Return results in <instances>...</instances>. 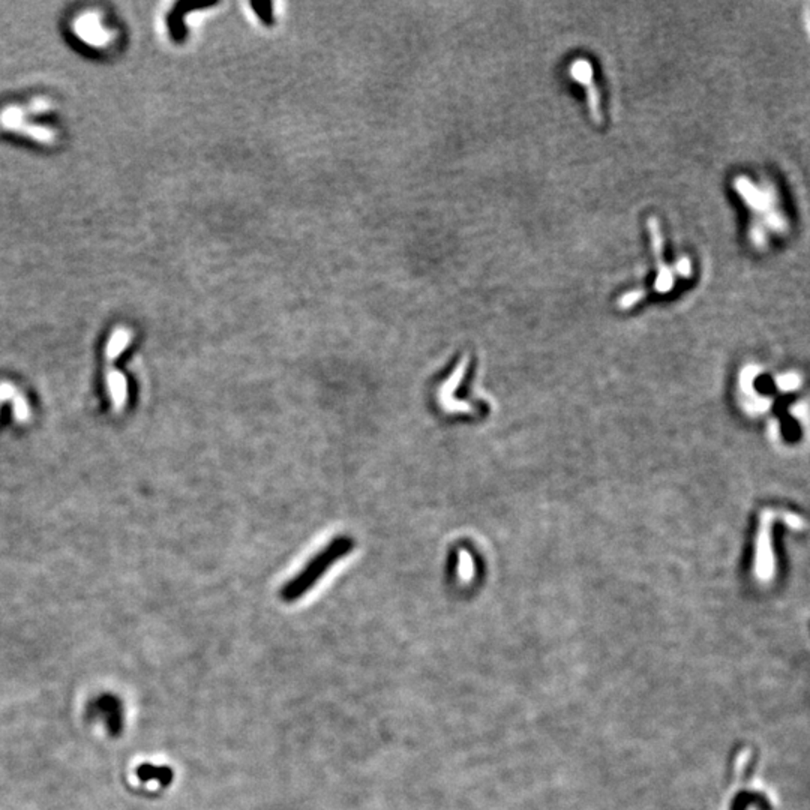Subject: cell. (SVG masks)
<instances>
[{
    "label": "cell",
    "mask_w": 810,
    "mask_h": 810,
    "mask_svg": "<svg viewBox=\"0 0 810 810\" xmlns=\"http://www.w3.org/2000/svg\"><path fill=\"white\" fill-rule=\"evenodd\" d=\"M353 547L354 543L350 537L335 539L326 548L321 549L314 559H311V561L304 567V571L282 588L281 597L285 602H294L299 597H302L321 580L323 575L330 569L333 563L345 557L353 549Z\"/></svg>",
    "instance_id": "6da1fadb"
},
{
    "label": "cell",
    "mask_w": 810,
    "mask_h": 810,
    "mask_svg": "<svg viewBox=\"0 0 810 810\" xmlns=\"http://www.w3.org/2000/svg\"><path fill=\"white\" fill-rule=\"evenodd\" d=\"M647 228L648 235H650L652 251L657 268V278L653 284V292L659 294H666L669 292H673V288L675 285V273L674 269H671L668 263L663 260L665 242L662 235V227L656 216H650L647 221Z\"/></svg>",
    "instance_id": "7a4b0ae2"
},
{
    "label": "cell",
    "mask_w": 810,
    "mask_h": 810,
    "mask_svg": "<svg viewBox=\"0 0 810 810\" xmlns=\"http://www.w3.org/2000/svg\"><path fill=\"white\" fill-rule=\"evenodd\" d=\"M571 77L585 87L587 90V104L592 119L596 125H600L604 120V114H602V104H600V92L596 86L593 66L587 59H576L569 68Z\"/></svg>",
    "instance_id": "3957f363"
},
{
    "label": "cell",
    "mask_w": 810,
    "mask_h": 810,
    "mask_svg": "<svg viewBox=\"0 0 810 810\" xmlns=\"http://www.w3.org/2000/svg\"><path fill=\"white\" fill-rule=\"evenodd\" d=\"M73 30L77 38L94 47H106L113 41V33L102 26L101 15L96 11H86L85 14L75 17Z\"/></svg>",
    "instance_id": "277c9868"
},
{
    "label": "cell",
    "mask_w": 810,
    "mask_h": 810,
    "mask_svg": "<svg viewBox=\"0 0 810 810\" xmlns=\"http://www.w3.org/2000/svg\"><path fill=\"white\" fill-rule=\"evenodd\" d=\"M21 120H23V110L20 107H15V106L6 107L2 113H0V125H2L5 130L25 134L27 137H32L33 140H38L41 143L50 144V143L56 142V134L51 130L42 128V126L25 125Z\"/></svg>",
    "instance_id": "5b68a950"
},
{
    "label": "cell",
    "mask_w": 810,
    "mask_h": 810,
    "mask_svg": "<svg viewBox=\"0 0 810 810\" xmlns=\"http://www.w3.org/2000/svg\"><path fill=\"white\" fill-rule=\"evenodd\" d=\"M94 711L102 717L110 731H118L122 723V707L119 701L111 695L101 697L95 701Z\"/></svg>",
    "instance_id": "8992f818"
},
{
    "label": "cell",
    "mask_w": 810,
    "mask_h": 810,
    "mask_svg": "<svg viewBox=\"0 0 810 810\" xmlns=\"http://www.w3.org/2000/svg\"><path fill=\"white\" fill-rule=\"evenodd\" d=\"M107 389L110 393L111 402L116 410H122L128 398V387H126V378L118 369H107Z\"/></svg>",
    "instance_id": "52a82bcc"
},
{
    "label": "cell",
    "mask_w": 810,
    "mask_h": 810,
    "mask_svg": "<svg viewBox=\"0 0 810 810\" xmlns=\"http://www.w3.org/2000/svg\"><path fill=\"white\" fill-rule=\"evenodd\" d=\"M132 339V332L126 328H118L113 333L111 337L107 342V349H106V356L108 359V362H113L114 359H118L126 347L130 345Z\"/></svg>",
    "instance_id": "ba28073f"
},
{
    "label": "cell",
    "mask_w": 810,
    "mask_h": 810,
    "mask_svg": "<svg viewBox=\"0 0 810 810\" xmlns=\"http://www.w3.org/2000/svg\"><path fill=\"white\" fill-rule=\"evenodd\" d=\"M138 776L143 782H149V780H156L159 783H164L167 785L173 776L171 770H168V767H155V766H142L137 771Z\"/></svg>",
    "instance_id": "9c48e42d"
},
{
    "label": "cell",
    "mask_w": 810,
    "mask_h": 810,
    "mask_svg": "<svg viewBox=\"0 0 810 810\" xmlns=\"http://www.w3.org/2000/svg\"><path fill=\"white\" fill-rule=\"evenodd\" d=\"M249 5L264 26L268 27L275 26L276 20L273 13V2H258V0H252V2H249Z\"/></svg>",
    "instance_id": "30bf717a"
},
{
    "label": "cell",
    "mask_w": 810,
    "mask_h": 810,
    "mask_svg": "<svg viewBox=\"0 0 810 810\" xmlns=\"http://www.w3.org/2000/svg\"><path fill=\"white\" fill-rule=\"evenodd\" d=\"M647 293H648L647 290H632V292L624 293V294L618 299L617 306H618L620 309L633 308L636 304L641 302V300L647 296Z\"/></svg>",
    "instance_id": "8fae6325"
},
{
    "label": "cell",
    "mask_w": 810,
    "mask_h": 810,
    "mask_svg": "<svg viewBox=\"0 0 810 810\" xmlns=\"http://www.w3.org/2000/svg\"><path fill=\"white\" fill-rule=\"evenodd\" d=\"M13 405H14V416L15 419L20 422H26L30 418V410H29V405L27 401L25 399V397L21 395L18 392L15 398L13 399Z\"/></svg>",
    "instance_id": "7c38bea8"
},
{
    "label": "cell",
    "mask_w": 810,
    "mask_h": 810,
    "mask_svg": "<svg viewBox=\"0 0 810 810\" xmlns=\"http://www.w3.org/2000/svg\"><path fill=\"white\" fill-rule=\"evenodd\" d=\"M674 273H677L683 278H690L692 276V260L689 257H681L674 266Z\"/></svg>",
    "instance_id": "4fadbf2b"
},
{
    "label": "cell",
    "mask_w": 810,
    "mask_h": 810,
    "mask_svg": "<svg viewBox=\"0 0 810 810\" xmlns=\"http://www.w3.org/2000/svg\"><path fill=\"white\" fill-rule=\"evenodd\" d=\"M778 383H779V387H782L783 390H792V389H797L798 386H800V378H798L795 374H788V375L779 377Z\"/></svg>",
    "instance_id": "5bb4252c"
}]
</instances>
